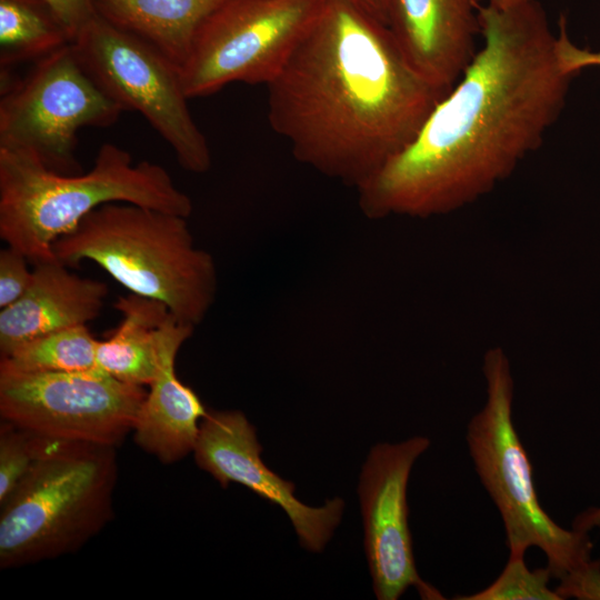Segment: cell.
Wrapping results in <instances>:
<instances>
[{
    "mask_svg": "<svg viewBox=\"0 0 600 600\" xmlns=\"http://www.w3.org/2000/svg\"><path fill=\"white\" fill-rule=\"evenodd\" d=\"M192 452L198 467L222 488L231 482L242 484L283 509L300 546L308 551L321 552L341 521L344 509L341 498L329 499L322 507H309L294 497L291 481L266 466L256 428L239 410H209L200 422Z\"/></svg>",
    "mask_w": 600,
    "mask_h": 600,
    "instance_id": "obj_12",
    "label": "cell"
},
{
    "mask_svg": "<svg viewBox=\"0 0 600 600\" xmlns=\"http://www.w3.org/2000/svg\"><path fill=\"white\" fill-rule=\"evenodd\" d=\"M72 46L87 71L124 111L140 113L189 172L204 173L212 158L188 107L180 70L138 37L99 14Z\"/></svg>",
    "mask_w": 600,
    "mask_h": 600,
    "instance_id": "obj_9",
    "label": "cell"
},
{
    "mask_svg": "<svg viewBox=\"0 0 600 600\" xmlns=\"http://www.w3.org/2000/svg\"><path fill=\"white\" fill-rule=\"evenodd\" d=\"M483 0H390L388 27L410 67L450 91L474 58Z\"/></svg>",
    "mask_w": 600,
    "mask_h": 600,
    "instance_id": "obj_13",
    "label": "cell"
},
{
    "mask_svg": "<svg viewBox=\"0 0 600 600\" xmlns=\"http://www.w3.org/2000/svg\"><path fill=\"white\" fill-rule=\"evenodd\" d=\"M327 0H226L203 21L180 68L189 99L232 82L268 84Z\"/></svg>",
    "mask_w": 600,
    "mask_h": 600,
    "instance_id": "obj_8",
    "label": "cell"
},
{
    "mask_svg": "<svg viewBox=\"0 0 600 600\" xmlns=\"http://www.w3.org/2000/svg\"><path fill=\"white\" fill-rule=\"evenodd\" d=\"M193 329L171 313L160 327L157 370L132 431L136 443L164 464L174 463L193 451L200 422L209 411L176 372L178 351Z\"/></svg>",
    "mask_w": 600,
    "mask_h": 600,
    "instance_id": "obj_14",
    "label": "cell"
},
{
    "mask_svg": "<svg viewBox=\"0 0 600 600\" xmlns=\"http://www.w3.org/2000/svg\"><path fill=\"white\" fill-rule=\"evenodd\" d=\"M113 202L189 218L190 197L160 164L103 143L86 173L63 174L34 158L0 148V237L30 262L57 259L53 244L90 212Z\"/></svg>",
    "mask_w": 600,
    "mask_h": 600,
    "instance_id": "obj_3",
    "label": "cell"
},
{
    "mask_svg": "<svg viewBox=\"0 0 600 600\" xmlns=\"http://www.w3.org/2000/svg\"><path fill=\"white\" fill-rule=\"evenodd\" d=\"M430 447L427 437L378 443L370 450L358 486L364 551L379 600H397L414 588L421 599L444 597L418 573L409 527L407 490L417 459Z\"/></svg>",
    "mask_w": 600,
    "mask_h": 600,
    "instance_id": "obj_11",
    "label": "cell"
},
{
    "mask_svg": "<svg viewBox=\"0 0 600 600\" xmlns=\"http://www.w3.org/2000/svg\"><path fill=\"white\" fill-rule=\"evenodd\" d=\"M67 30L71 43L98 16L93 0H43Z\"/></svg>",
    "mask_w": 600,
    "mask_h": 600,
    "instance_id": "obj_24",
    "label": "cell"
},
{
    "mask_svg": "<svg viewBox=\"0 0 600 600\" xmlns=\"http://www.w3.org/2000/svg\"><path fill=\"white\" fill-rule=\"evenodd\" d=\"M28 261L22 252L12 247L0 251V309L17 301L28 289L32 279Z\"/></svg>",
    "mask_w": 600,
    "mask_h": 600,
    "instance_id": "obj_22",
    "label": "cell"
},
{
    "mask_svg": "<svg viewBox=\"0 0 600 600\" xmlns=\"http://www.w3.org/2000/svg\"><path fill=\"white\" fill-rule=\"evenodd\" d=\"M557 52L561 67L570 74L576 76L583 68L600 67V51H590L572 43L567 33L563 17L557 36Z\"/></svg>",
    "mask_w": 600,
    "mask_h": 600,
    "instance_id": "obj_25",
    "label": "cell"
},
{
    "mask_svg": "<svg viewBox=\"0 0 600 600\" xmlns=\"http://www.w3.org/2000/svg\"><path fill=\"white\" fill-rule=\"evenodd\" d=\"M482 371L486 401L466 433L476 472L500 513L509 553L539 548L552 579L561 580L592 559L589 532L561 527L539 501L533 469L513 422L514 383L501 348L488 350Z\"/></svg>",
    "mask_w": 600,
    "mask_h": 600,
    "instance_id": "obj_6",
    "label": "cell"
},
{
    "mask_svg": "<svg viewBox=\"0 0 600 600\" xmlns=\"http://www.w3.org/2000/svg\"><path fill=\"white\" fill-rule=\"evenodd\" d=\"M52 440L2 420L0 426V503L16 490Z\"/></svg>",
    "mask_w": 600,
    "mask_h": 600,
    "instance_id": "obj_21",
    "label": "cell"
},
{
    "mask_svg": "<svg viewBox=\"0 0 600 600\" xmlns=\"http://www.w3.org/2000/svg\"><path fill=\"white\" fill-rule=\"evenodd\" d=\"M552 579L548 567L531 570L524 554H510L506 567L496 580L484 589L458 600H562L550 589Z\"/></svg>",
    "mask_w": 600,
    "mask_h": 600,
    "instance_id": "obj_20",
    "label": "cell"
},
{
    "mask_svg": "<svg viewBox=\"0 0 600 600\" xmlns=\"http://www.w3.org/2000/svg\"><path fill=\"white\" fill-rule=\"evenodd\" d=\"M98 339L87 326L66 328L32 339L1 358L0 368L22 372H63L98 369Z\"/></svg>",
    "mask_w": 600,
    "mask_h": 600,
    "instance_id": "obj_19",
    "label": "cell"
},
{
    "mask_svg": "<svg viewBox=\"0 0 600 600\" xmlns=\"http://www.w3.org/2000/svg\"><path fill=\"white\" fill-rule=\"evenodd\" d=\"M122 112L69 43L34 62L22 78L1 76L0 148L26 153L58 173H80L79 131L110 127Z\"/></svg>",
    "mask_w": 600,
    "mask_h": 600,
    "instance_id": "obj_7",
    "label": "cell"
},
{
    "mask_svg": "<svg viewBox=\"0 0 600 600\" xmlns=\"http://www.w3.org/2000/svg\"><path fill=\"white\" fill-rule=\"evenodd\" d=\"M561 599L600 600V560L591 559L559 580L554 588Z\"/></svg>",
    "mask_w": 600,
    "mask_h": 600,
    "instance_id": "obj_23",
    "label": "cell"
},
{
    "mask_svg": "<svg viewBox=\"0 0 600 600\" xmlns=\"http://www.w3.org/2000/svg\"><path fill=\"white\" fill-rule=\"evenodd\" d=\"M571 528L583 532L600 529V507H590L577 514Z\"/></svg>",
    "mask_w": 600,
    "mask_h": 600,
    "instance_id": "obj_27",
    "label": "cell"
},
{
    "mask_svg": "<svg viewBox=\"0 0 600 600\" xmlns=\"http://www.w3.org/2000/svg\"><path fill=\"white\" fill-rule=\"evenodd\" d=\"M519 0H488V3L496 6V7H507L511 3H516Z\"/></svg>",
    "mask_w": 600,
    "mask_h": 600,
    "instance_id": "obj_28",
    "label": "cell"
},
{
    "mask_svg": "<svg viewBox=\"0 0 600 600\" xmlns=\"http://www.w3.org/2000/svg\"><path fill=\"white\" fill-rule=\"evenodd\" d=\"M354 6L388 26L390 0H349Z\"/></svg>",
    "mask_w": 600,
    "mask_h": 600,
    "instance_id": "obj_26",
    "label": "cell"
},
{
    "mask_svg": "<svg viewBox=\"0 0 600 600\" xmlns=\"http://www.w3.org/2000/svg\"><path fill=\"white\" fill-rule=\"evenodd\" d=\"M268 121L294 158L358 189L449 92L407 62L388 26L349 0L319 18L267 84Z\"/></svg>",
    "mask_w": 600,
    "mask_h": 600,
    "instance_id": "obj_2",
    "label": "cell"
},
{
    "mask_svg": "<svg viewBox=\"0 0 600 600\" xmlns=\"http://www.w3.org/2000/svg\"><path fill=\"white\" fill-rule=\"evenodd\" d=\"M114 307L122 320L98 340L97 368L122 382L149 386L158 366L157 334L170 311L163 302L134 293L119 297Z\"/></svg>",
    "mask_w": 600,
    "mask_h": 600,
    "instance_id": "obj_17",
    "label": "cell"
},
{
    "mask_svg": "<svg viewBox=\"0 0 600 600\" xmlns=\"http://www.w3.org/2000/svg\"><path fill=\"white\" fill-rule=\"evenodd\" d=\"M71 43L61 21L43 0H0V70L37 62Z\"/></svg>",
    "mask_w": 600,
    "mask_h": 600,
    "instance_id": "obj_18",
    "label": "cell"
},
{
    "mask_svg": "<svg viewBox=\"0 0 600 600\" xmlns=\"http://www.w3.org/2000/svg\"><path fill=\"white\" fill-rule=\"evenodd\" d=\"M482 46L412 141L361 184L371 219L429 218L489 193L540 147L571 79L537 0L480 9Z\"/></svg>",
    "mask_w": 600,
    "mask_h": 600,
    "instance_id": "obj_1",
    "label": "cell"
},
{
    "mask_svg": "<svg viewBox=\"0 0 600 600\" xmlns=\"http://www.w3.org/2000/svg\"><path fill=\"white\" fill-rule=\"evenodd\" d=\"M108 287L68 270L58 259L34 264L26 292L0 310V354L52 331L87 326L103 307Z\"/></svg>",
    "mask_w": 600,
    "mask_h": 600,
    "instance_id": "obj_15",
    "label": "cell"
},
{
    "mask_svg": "<svg viewBox=\"0 0 600 600\" xmlns=\"http://www.w3.org/2000/svg\"><path fill=\"white\" fill-rule=\"evenodd\" d=\"M116 447L53 439L0 503V568L77 552L112 518Z\"/></svg>",
    "mask_w": 600,
    "mask_h": 600,
    "instance_id": "obj_5",
    "label": "cell"
},
{
    "mask_svg": "<svg viewBox=\"0 0 600 600\" xmlns=\"http://www.w3.org/2000/svg\"><path fill=\"white\" fill-rule=\"evenodd\" d=\"M141 386L99 369L22 372L0 368L1 420L43 437L117 447L133 431Z\"/></svg>",
    "mask_w": 600,
    "mask_h": 600,
    "instance_id": "obj_10",
    "label": "cell"
},
{
    "mask_svg": "<svg viewBox=\"0 0 600 600\" xmlns=\"http://www.w3.org/2000/svg\"><path fill=\"white\" fill-rule=\"evenodd\" d=\"M226 0H93L100 17L180 68L203 21Z\"/></svg>",
    "mask_w": 600,
    "mask_h": 600,
    "instance_id": "obj_16",
    "label": "cell"
},
{
    "mask_svg": "<svg viewBox=\"0 0 600 600\" xmlns=\"http://www.w3.org/2000/svg\"><path fill=\"white\" fill-rule=\"evenodd\" d=\"M187 217L113 202L90 212L53 244L67 266L89 260L130 293L163 302L180 322L197 327L218 288L212 256L199 248Z\"/></svg>",
    "mask_w": 600,
    "mask_h": 600,
    "instance_id": "obj_4",
    "label": "cell"
}]
</instances>
